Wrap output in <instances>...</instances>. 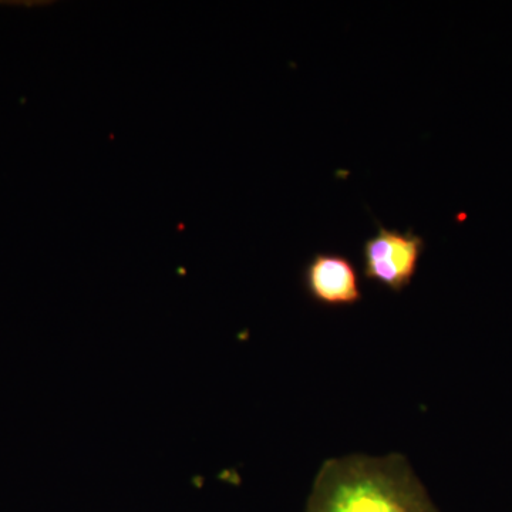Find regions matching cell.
I'll return each instance as SVG.
<instances>
[{"instance_id":"7a4b0ae2","label":"cell","mask_w":512,"mask_h":512,"mask_svg":"<svg viewBox=\"0 0 512 512\" xmlns=\"http://www.w3.org/2000/svg\"><path fill=\"white\" fill-rule=\"evenodd\" d=\"M424 251L426 241L412 228L400 231L379 224L376 234L363 242V275L389 291L403 292L412 285Z\"/></svg>"},{"instance_id":"6da1fadb","label":"cell","mask_w":512,"mask_h":512,"mask_svg":"<svg viewBox=\"0 0 512 512\" xmlns=\"http://www.w3.org/2000/svg\"><path fill=\"white\" fill-rule=\"evenodd\" d=\"M305 512H440L400 454L332 458L313 481Z\"/></svg>"},{"instance_id":"3957f363","label":"cell","mask_w":512,"mask_h":512,"mask_svg":"<svg viewBox=\"0 0 512 512\" xmlns=\"http://www.w3.org/2000/svg\"><path fill=\"white\" fill-rule=\"evenodd\" d=\"M302 282L309 298L325 308H349L363 298L356 265L338 252H316L303 268Z\"/></svg>"}]
</instances>
